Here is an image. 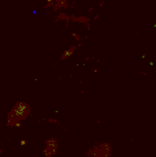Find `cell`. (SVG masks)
<instances>
[{"label":"cell","instance_id":"2","mask_svg":"<svg viewBox=\"0 0 156 157\" xmlns=\"http://www.w3.org/2000/svg\"><path fill=\"white\" fill-rule=\"evenodd\" d=\"M15 126H17V127H21V122H19V123H17V124L15 125Z\"/></svg>","mask_w":156,"mask_h":157},{"label":"cell","instance_id":"1","mask_svg":"<svg viewBox=\"0 0 156 157\" xmlns=\"http://www.w3.org/2000/svg\"><path fill=\"white\" fill-rule=\"evenodd\" d=\"M47 121H49L50 123H58L57 120H55V119H47Z\"/></svg>","mask_w":156,"mask_h":157}]
</instances>
